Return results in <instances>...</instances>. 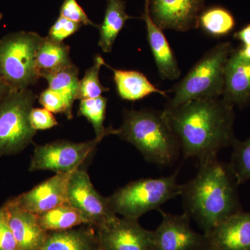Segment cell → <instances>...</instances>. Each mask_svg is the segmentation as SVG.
<instances>
[{"instance_id": "23", "label": "cell", "mask_w": 250, "mask_h": 250, "mask_svg": "<svg viewBox=\"0 0 250 250\" xmlns=\"http://www.w3.org/2000/svg\"><path fill=\"white\" fill-rule=\"evenodd\" d=\"M236 27V19L229 10L215 6L205 9L199 17L198 27L213 37L229 34Z\"/></svg>"}, {"instance_id": "27", "label": "cell", "mask_w": 250, "mask_h": 250, "mask_svg": "<svg viewBox=\"0 0 250 250\" xmlns=\"http://www.w3.org/2000/svg\"><path fill=\"white\" fill-rule=\"evenodd\" d=\"M233 147L232 157L229 167L238 185L250 180V138L244 141L236 140Z\"/></svg>"}, {"instance_id": "4", "label": "cell", "mask_w": 250, "mask_h": 250, "mask_svg": "<svg viewBox=\"0 0 250 250\" xmlns=\"http://www.w3.org/2000/svg\"><path fill=\"white\" fill-rule=\"evenodd\" d=\"M233 49L231 42H222L207 51L187 75L169 90L172 97L164 110L174 109L198 99L222 98L227 62Z\"/></svg>"}, {"instance_id": "32", "label": "cell", "mask_w": 250, "mask_h": 250, "mask_svg": "<svg viewBox=\"0 0 250 250\" xmlns=\"http://www.w3.org/2000/svg\"><path fill=\"white\" fill-rule=\"evenodd\" d=\"M29 118L31 126L36 131L51 129L58 125V122L52 112L45 108H33Z\"/></svg>"}, {"instance_id": "13", "label": "cell", "mask_w": 250, "mask_h": 250, "mask_svg": "<svg viewBox=\"0 0 250 250\" xmlns=\"http://www.w3.org/2000/svg\"><path fill=\"white\" fill-rule=\"evenodd\" d=\"M74 171L57 173L29 191L10 200L20 208L37 215L67 203V184Z\"/></svg>"}, {"instance_id": "24", "label": "cell", "mask_w": 250, "mask_h": 250, "mask_svg": "<svg viewBox=\"0 0 250 250\" xmlns=\"http://www.w3.org/2000/svg\"><path fill=\"white\" fill-rule=\"evenodd\" d=\"M78 76V68L73 62L57 71L41 75L48 82L49 88L63 95L72 105L77 100L80 81Z\"/></svg>"}, {"instance_id": "34", "label": "cell", "mask_w": 250, "mask_h": 250, "mask_svg": "<svg viewBox=\"0 0 250 250\" xmlns=\"http://www.w3.org/2000/svg\"><path fill=\"white\" fill-rule=\"evenodd\" d=\"M13 89L2 79L0 78V101Z\"/></svg>"}, {"instance_id": "2", "label": "cell", "mask_w": 250, "mask_h": 250, "mask_svg": "<svg viewBox=\"0 0 250 250\" xmlns=\"http://www.w3.org/2000/svg\"><path fill=\"white\" fill-rule=\"evenodd\" d=\"M237 185L229 167L217 158L200 162L196 176L183 184L184 213L197 222L204 234H208L239 212Z\"/></svg>"}, {"instance_id": "21", "label": "cell", "mask_w": 250, "mask_h": 250, "mask_svg": "<svg viewBox=\"0 0 250 250\" xmlns=\"http://www.w3.org/2000/svg\"><path fill=\"white\" fill-rule=\"evenodd\" d=\"M72 63L68 45L48 36L42 39L36 54V68L40 77L42 74L57 71Z\"/></svg>"}, {"instance_id": "31", "label": "cell", "mask_w": 250, "mask_h": 250, "mask_svg": "<svg viewBox=\"0 0 250 250\" xmlns=\"http://www.w3.org/2000/svg\"><path fill=\"white\" fill-rule=\"evenodd\" d=\"M0 250H18L4 205L0 207Z\"/></svg>"}, {"instance_id": "11", "label": "cell", "mask_w": 250, "mask_h": 250, "mask_svg": "<svg viewBox=\"0 0 250 250\" xmlns=\"http://www.w3.org/2000/svg\"><path fill=\"white\" fill-rule=\"evenodd\" d=\"M149 14L162 30L187 32L198 28L205 0H149Z\"/></svg>"}, {"instance_id": "18", "label": "cell", "mask_w": 250, "mask_h": 250, "mask_svg": "<svg viewBox=\"0 0 250 250\" xmlns=\"http://www.w3.org/2000/svg\"><path fill=\"white\" fill-rule=\"evenodd\" d=\"M37 250H100L96 229L88 225L65 231H47Z\"/></svg>"}, {"instance_id": "22", "label": "cell", "mask_w": 250, "mask_h": 250, "mask_svg": "<svg viewBox=\"0 0 250 250\" xmlns=\"http://www.w3.org/2000/svg\"><path fill=\"white\" fill-rule=\"evenodd\" d=\"M37 216L41 226L47 231H65L80 225H88L83 213L69 203L58 206Z\"/></svg>"}, {"instance_id": "36", "label": "cell", "mask_w": 250, "mask_h": 250, "mask_svg": "<svg viewBox=\"0 0 250 250\" xmlns=\"http://www.w3.org/2000/svg\"><path fill=\"white\" fill-rule=\"evenodd\" d=\"M197 250H215L214 248H212L211 246H210L208 244L207 241H206V243L203 246L200 247V248H198Z\"/></svg>"}, {"instance_id": "12", "label": "cell", "mask_w": 250, "mask_h": 250, "mask_svg": "<svg viewBox=\"0 0 250 250\" xmlns=\"http://www.w3.org/2000/svg\"><path fill=\"white\" fill-rule=\"evenodd\" d=\"M162 220L154 233V250H197L207 241L205 234L192 229L190 218L160 210Z\"/></svg>"}, {"instance_id": "33", "label": "cell", "mask_w": 250, "mask_h": 250, "mask_svg": "<svg viewBox=\"0 0 250 250\" xmlns=\"http://www.w3.org/2000/svg\"><path fill=\"white\" fill-rule=\"evenodd\" d=\"M233 37L241 41L243 46L250 45V23L233 34Z\"/></svg>"}, {"instance_id": "15", "label": "cell", "mask_w": 250, "mask_h": 250, "mask_svg": "<svg viewBox=\"0 0 250 250\" xmlns=\"http://www.w3.org/2000/svg\"><path fill=\"white\" fill-rule=\"evenodd\" d=\"M205 236L216 250H250V213L231 215Z\"/></svg>"}, {"instance_id": "28", "label": "cell", "mask_w": 250, "mask_h": 250, "mask_svg": "<svg viewBox=\"0 0 250 250\" xmlns=\"http://www.w3.org/2000/svg\"><path fill=\"white\" fill-rule=\"evenodd\" d=\"M39 103L43 108L54 113H62L67 119H72L73 105L69 103L63 95L47 88L41 93L39 96Z\"/></svg>"}, {"instance_id": "14", "label": "cell", "mask_w": 250, "mask_h": 250, "mask_svg": "<svg viewBox=\"0 0 250 250\" xmlns=\"http://www.w3.org/2000/svg\"><path fill=\"white\" fill-rule=\"evenodd\" d=\"M149 0H145V9L142 16L147 30L148 42L161 80H178L182 75L178 62L171 48L164 30L153 21L149 14Z\"/></svg>"}, {"instance_id": "19", "label": "cell", "mask_w": 250, "mask_h": 250, "mask_svg": "<svg viewBox=\"0 0 250 250\" xmlns=\"http://www.w3.org/2000/svg\"><path fill=\"white\" fill-rule=\"evenodd\" d=\"M105 65H106L105 62ZM113 72V80L116 85L118 95L123 100L136 101L146 98L148 95L158 93L167 98V92L159 89L149 82L144 74L136 70L114 69L107 65Z\"/></svg>"}, {"instance_id": "35", "label": "cell", "mask_w": 250, "mask_h": 250, "mask_svg": "<svg viewBox=\"0 0 250 250\" xmlns=\"http://www.w3.org/2000/svg\"><path fill=\"white\" fill-rule=\"evenodd\" d=\"M237 52L243 58L250 61V45L242 46V47L236 48Z\"/></svg>"}, {"instance_id": "30", "label": "cell", "mask_w": 250, "mask_h": 250, "mask_svg": "<svg viewBox=\"0 0 250 250\" xmlns=\"http://www.w3.org/2000/svg\"><path fill=\"white\" fill-rule=\"evenodd\" d=\"M60 16L70 21L80 23L82 25L98 27L85 14L84 10L79 4L77 0H64L60 9Z\"/></svg>"}, {"instance_id": "9", "label": "cell", "mask_w": 250, "mask_h": 250, "mask_svg": "<svg viewBox=\"0 0 250 250\" xmlns=\"http://www.w3.org/2000/svg\"><path fill=\"white\" fill-rule=\"evenodd\" d=\"M67 200V203L83 213L88 225L95 228L118 217L112 209L108 197L97 191L83 167L74 171L69 179Z\"/></svg>"}, {"instance_id": "10", "label": "cell", "mask_w": 250, "mask_h": 250, "mask_svg": "<svg viewBox=\"0 0 250 250\" xmlns=\"http://www.w3.org/2000/svg\"><path fill=\"white\" fill-rule=\"evenodd\" d=\"M100 250H154V233L138 220L118 218L95 228Z\"/></svg>"}, {"instance_id": "26", "label": "cell", "mask_w": 250, "mask_h": 250, "mask_svg": "<svg viewBox=\"0 0 250 250\" xmlns=\"http://www.w3.org/2000/svg\"><path fill=\"white\" fill-rule=\"evenodd\" d=\"M104 60L100 56H97L94 64L85 71L84 77L80 81L77 100L96 98L102 94L107 92L109 88L104 86L100 80V68L104 65Z\"/></svg>"}, {"instance_id": "25", "label": "cell", "mask_w": 250, "mask_h": 250, "mask_svg": "<svg viewBox=\"0 0 250 250\" xmlns=\"http://www.w3.org/2000/svg\"><path fill=\"white\" fill-rule=\"evenodd\" d=\"M80 101L79 114L85 117L93 125L95 137H106L109 135H118L119 129H114L112 126L105 128L104 126V122L106 118L107 99L100 96Z\"/></svg>"}, {"instance_id": "29", "label": "cell", "mask_w": 250, "mask_h": 250, "mask_svg": "<svg viewBox=\"0 0 250 250\" xmlns=\"http://www.w3.org/2000/svg\"><path fill=\"white\" fill-rule=\"evenodd\" d=\"M82 24L60 16L49 31L48 37L57 42H62L77 32Z\"/></svg>"}, {"instance_id": "6", "label": "cell", "mask_w": 250, "mask_h": 250, "mask_svg": "<svg viewBox=\"0 0 250 250\" xmlns=\"http://www.w3.org/2000/svg\"><path fill=\"white\" fill-rule=\"evenodd\" d=\"M42 39L37 33L19 31L0 40V78L13 90L28 89L40 78L36 54Z\"/></svg>"}, {"instance_id": "17", "label": "cell", "mask_w": 250, "mask_h": 250, "mask_svg": "<svg viewBox=\"0 0 250 250\" xmlns=\"http://www.w3.org/2000/svg\"><path fill=\"white\" fill-rule=\"evenodd\" d=\"M4 205L18 250H37L47 233L39 224L37 215L20 208L10 199Z\"/></svg>"}, {"instance_id": "8", "label": "cell", "mask_w": 250, "mask_h": 250, "mask_svg": "<svg viewBox=\"0 0 250 250\" xmlns=\"http://www.w3.org/2000/svg\"><path fill=\"white\" fill-rule=\"evenodd\" d=\"M104 136L91 141L73 143L68 141L36 146L31 156L29 171L50 170L57 173H67L83 167L93 154L97 146Z\"/></svg>"}, {"instance_id": "37", "label": "cell", "mask_w": 250, "mask_h": 250, "mask_svg": "<svg viewBox=\"0 0 250 250\" xmlns=\"http://www.w3.org/2000/svg\"><path fill=\"white\" fill-rule=\"evenodd\" d=\"M3 15L1 13H0V21H1V18H2Z\"/></svg>"}, {"instance_id": "7", "label": "cell", "mask_w": 250, "mask_h": 250, "mask_svg": "<svg viewBox=\"0 0 250 250\" xmlns=\"http://www.w3.org/2000/svg\"><path fill=\"white\" fill-rule=\"evenodd\" d=\"M36 94L13 90L0 101V157L22 152L32 142L36 131L30 123Z\"/></svg>"}, {"instance_id": "16", "label": "cell", "mask_w": 250, "mask_h": 250, "mask_svg": "<svg viewBox=\"0 0 250 250\" xmlns=\"http://www.w3.org/2000/svg\"><path fill=\"white\" fill-rule=\"evenodd\" d=\"M222 98L233 107L241 109L250 105V61L241 57L236 48L227 62Z\"/></svg>"}, {"instance_id": "3", "label": "cell", "mask_w": 250, "mask_h": 250, "mask_svg": "<svg viewBox=\"0 0 250 250\" xmlns=\"http://www.w3.org/2000/svg\"><path fill=\"white\" fill-rule=\"evenodd\" d=\"M118 136L134 146L146 161L158 166L172 164L180 147L164 111L126 110Z\"/></svg>"}, {"instance_id": "5", "label": "cell", "mask_w": 250, "mask_h": 250, "mask_svg": "<svg viewBox=\"0 0 250 250\" xmlns=\"http://www.w3.org/2000/svg\"><path fill=\"white\" fill-rule=\"evenodd\" d=\"M178 171L159 178L141 179L126 184L108 197L112 209L123 218L138 220L147 212L181 195L183 184L177 181Z\"/></svg>"}, {"instance_id": "20", "label": "cell", "mask_w": 250, "mask_h": 250, "mask_svg": "<svg viewBox=\"0 0 250 250\" xmlns=\"http://www.w3.org/2000/svg\"><path fill=\"white\" fill-rule=\"evenodd\" d=\"M133 17L126 12L124 0H108L103 23L99 26L100 39L98 45L104 52L113 49L117 37L128 20Z\"/></svg>"}, {"instance_id": "1", "label": "cell", "mask_w": 250, "mask_h": 250, "mask_svg": "<svg viewBox=\"0 0 250 250\" xmlns=\"http://www.w3.org/2000/svg\"><path fill=\"white\" fill-rule=\"evenodd\" d=\"M233 108L222 98H205L164 112L184 156L200 163L236 142Z\"/></svg>"}]
</instances>
